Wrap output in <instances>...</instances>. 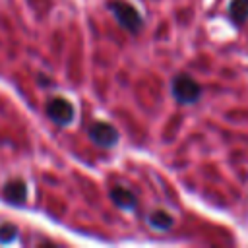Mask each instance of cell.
<instances>
[{
	"label": "cell",
	"instance_id": "cell-1",
	"mask_svg": "<svg viewBox=\"0 0 248 248\" xmlns=\"http://www.w3.org/2000/svg\"><path fill=\"white\" fill-rule=\"evenodd\" d=\"M108 10L116 17V21L130 33H136L141 27V17L132 4H128L124 0H112V2H108Z\"/></svg>",
	"mask_w": 248,
	"mask_h": 248
},
{
	"label": "cell",
	"instance_id": "cell-2",
	"mask_svg": "<svg viewBox=\"0 0 248 248\" xmlns=\"http://www.w3.org/2000/svg\"><path fill=\"white\" fill-rule=\"evenodd\" d=\"M170 91H172L174 99H176L178 103H184V105L198 101V99H200V93H202L200 85H198L190 76H184V74H182V76H176V78L172 79Z\"/></svg>",
	"mask_w": 248,
	"mask_h": 248
},
{
	"label": "cell",
	"instance_id": "cell-3",
	"mask_svg": "<svg viewBox=\"0 0 248 248\" xmlns=\"http://www.w3.org/2000/svg\"><path fill=\"white\" fill-rule=\"evenodd\" d=\"M46 114L56 124H70L76 116V110L70 101H66L62 97H54L46 103Z\"/></svg>",
	"mask_w": 248,
	"mask_h": 248
},
{
	"label": "cell",
	"instance_id": "cell-4",
	"mask_svg": "<svg viewBox=\"0 0 248 248\" xmlns=\"http://www.w3.org/2000/svg\"><path fill=\"white\" fill-rule=\"evenodd\" d=\"M118 130L112 124L107 122H97L89 128V138L99 145V147H112L118 141Z\"/></svg>",
	"mask_w": 248,
	"mask_h": 248
},
{
	"label": "cell",
	"instance_id": "cell-5",
	"mask_svg": "<svg viewBox=\"0 0 248 248\" xmlns=\"http://www.w3.org/2000/svg\"><path fill=\"white\" fill-rule=\"evenodd\" d=\"M2 196L6 198V202H10V203H21V202H25V198H27V186H25V182L23 180H10L6 186H4V192H2Z\"/></svg>",
	"mask_w": 248,
	"mask_h": 248
},
{
	"label": "cell",
	"instance_id": "cell-6",
	"mask_svg": "<svg viewBox=\"0 0 248 248\" xmlns=\"http://www.w3.org/2000/svg\"><path fill=\"white\" fill-rule=\"evenodd\" d=\"M110 200L118 207H124V209H132L136 205V196L130 190H124V188H112L110 190Z\"/></svg>",
	"mask_w": 248,
	"mask_h": 248
},
{
	"label": "cell",
	"instance_id": "cell-7",
	"mask_svg": "<svg viewBox=\"0 0 248 248\" xmlns=\"http://www.w3.org/2000/svg\"><path fill=\"white\" fill-rule=\"evenodd\" d=\"M149 225L155 227V229L165 231V229H169L172 225V217L169 213H165V211H155V213L149 215Z\"/></svg>",
	"mask_w": 248,
	"mask_h": 248
},
{
	"label": "cell",
	"instance_id": "cell-8",
	"mask_svg": "<svg viewBox=\"0 0 248 248\" xmlns=\"http://www.w3.org/2000/svg\"><path fill=\"white\" fill-rule=\"evenodd\" d=\"M231 16L234 17V21H242L248 16V0H234L231 4Z\"/></svg>",
	"mask_w": 248,
	"mask_h": 248
},
{
	"label": "cell",
	"instance_id": "cell-9",
	"mask_svg": "<svg viewBox=\"0 0 248 248\" xmlns=\"http://www.w3.org/2000/svg\"><path fill=\"white\" fill-rule=\"evenodd\" d=\"M17 238V227L12 223H4L0 225V242L2 244H10Z\"/></svg>",
	"mask_w": 248,
	"mask_h": 248
}]
</instances>
